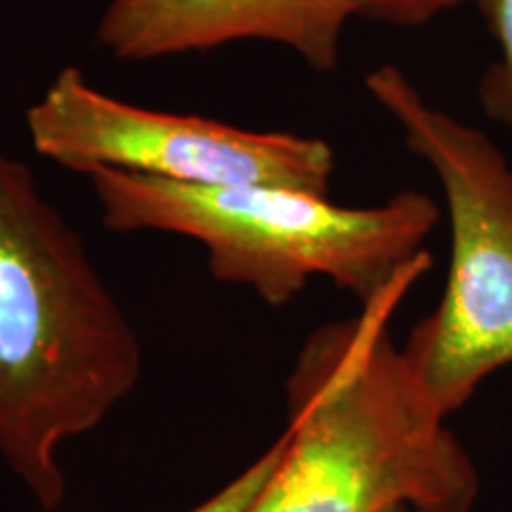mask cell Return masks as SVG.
<instances>
[{"instance_id":"7","label":"cell","mask_w":512,"mask_h":512,"mask_svg":"<svg viewBox=\"0 0 512 512\" xmlns=\"http://www.w3.org/2000/svg\"><path fill=\"white\" fill-rule=\"evenodd\" d=\"M498 46V60L486 67L477 86L486 117L512 131V0H475Z\"/></svg>"},{"instance_id":"5","label":"cell","mask_w":512,"mask_h":512,"mask_svg":"<svg viewBox=\"0 0 512 512\" xmlns=\"http://www.w3.org/2000/svg\"><path fill=\"white\" fill-rule=\"evenodd\" d=\"M27 131L38 155L86 176L110 169L202 188L273 185L330 195L335 174L325 140L150 110L98 91L76 67L57 72L29 107Z\"/></svg>"},{"instance_id":"10","label":"cell","mask_w":512,"mask_h":512,"mask_svg":"<svg viewBox=\"0 0 512 512\" xmlns=\"http://www.w3.org/2000/svg\"><path fill=\"white\" fill-rule=\"evenodd\" d=\"M392 512H418V510H413V508H406V505H403V508H394Z\"/></svg>"},{"instance_id":"6","label":"cell","mask_w":512,"mask_h":512,"mask_svg":"<svg viewBox=\"0 0 512 512\" xmlns=\"http://www.w3.org/2000/svg\"><path fill=\"white\" fill-rule=\"evenodd\" d=\"M351 17L356 0H112L95 36L107 53L126 62L268 41L330 74L342 57Z\"/></svg>"},{"instance_id":"2","label":"cell","mask_w":512,"mask_h":512,"mask_svg":"<svg viewBox=\"0 0 512 512\" xmlns=\"http://www.w3.org/2000/svg\"><path fill=\"white\" fill-rule=\"evenodd\" d=\"M420 254L356 316L304 339L287 375L285 453L249 512H470L479 475L389 337L430 268Z\"/></svg>"},{"instance_id":"9","label":"cell","mask_w":512,"mask_h":512,"mask_svg":"<svg viewBox=\"0 0 512 512\" xmlns=\"http://www.w3.org/2000/svg\"><path fill=\"white\" fill-rule=\"evenodd\" d=\"M467 0H356V17L394 27H420Z\"/></svg>"},{"instance_id":"3","label":"cell","mask_w":512,"mask_h":512,"mask_svg":"<svg viewBox=\"0 0 512 512\" xmlns=\"http://www.w3.org/2000/svg\"><path fill=\"white\" fill-rule=\"evenodd\" d=\"M88 181L107 228L200 242L216 280L249 287L271 306L290 304L318 275L368 304L425 254L441 219L415 190L344 207L330 195L273 185L202 188L110 169L91 171Z\"/></svg>"},{"instance_id":"4","label":"cell","mask_w":512,"mask_h":512,"mask_svg":"<svg viewBox=\"0 0 512 512\" xmlns=\"http://www.w3.org/2000/svg\"><path fill=\"white\" fill-rule=\"evenodd\" d=\"M366 91L444 192L446 287L401 351L434 406L451 415L486 377L512 366V166L482 131L434 107L396 64L368 72Z\"/></svg>"},{"instance_id":"1","label":"cell","mask_w":512,"mask_h":512,"mask_svg":"<svg viewBox=\"0 0 512 512\" xmlns=\"http://www.w3.org/2000/svg\"><path fill=\"white\" fill-rule=\"evenodd\" d=\"M143 366L86 242L0 152V460L43 512L67 498L64 448L136 392Z\"/></svg>"},{"instance_id":"8","label":"cell","mask_w":512,"mask_h":512,"mask_svg":"<svg viewBox=\"0 0 512 512\" xmlns=\"http://www.w3.org/2000/svg\"><path fill=\"white\" fill-rule=\"evenodd\" d=\"M285 453V434L268 448L264 456L254 460L247 470H242L238 477H233L226 486H221L214 496L207 501L192 505L183 512H249L266 484L271 482L273 472L278 470L280 460Z\"/></svg>"}]
</instances>
